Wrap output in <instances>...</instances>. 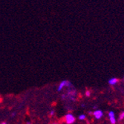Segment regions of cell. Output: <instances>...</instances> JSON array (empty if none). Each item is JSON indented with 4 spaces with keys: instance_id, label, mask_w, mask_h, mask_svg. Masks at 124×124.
<instances>
[{
    "instance_id": "7c38bea8",
    "label": "cell",
    "mask_w": 124,
    "mask_h": 124,
    "mask_svg": "<svg viewBox=\"0 0 124 124\" xmlns=\"http://www.w3.org/2000/svg\"><path fill=\"white\" fill-rule=\"evenodd\" d=\"M26 124H32V123H30V122H29V121H28V122L26 123Z\"/></svg>"
},
{
    "instance_id": "6da1fadb",
    "label": "cell",
    "mask_w": 124,
    "mask_h": 124,
    "mask_svg": "<svg viewBox=\"0 0 124 124\" xmlns=\"http://www.w3.org/2000/svg\"><path fill=\"white\" fill-rule=\"evenodd\" d=\"M71 86H72V85H71V82H70L69 81H68V80H63V81H62V82H60V85H59V86H58V89H57V91H58V92L61 91L62 89H63L64 87L70 88Z\"/></svg>"
},
{
    "instance_id": "3957f363",
    "label": "cell",
    "mask_w": 124,
    "mask_h": 124,
    "mask_svg": "<svg viewBox=\"0 0 124 124\" xmlns=\"http://www.w3.org/2000/svg\"><path fill=\"white\" fill-rule=\"evenodd\" d=\"M92 114H93V115H94V117L96 119H100L103 117V112L101 110H99V109L94 111Z\"/></svg>"
},
{
    "instance_id": "277c9868",
    "label": "cell",
    "mask_w": 124,
    "mask_h": 124,
    "mask_svg": "<svg viewBox=\"0 0 124 124\" xmlns=\"http://www.w3.org/2000/svg\"><path fill=\"white\" fill-rule=\"evenodd\" d=\"M118 82V80L115 77H113V78H111L109 80H108V84L111 85V86H113V85H115Z\"/></svg>"
},
{
    "instance_id": "5b68a950",
    "label": "cell",
    "mask_w": 124,
    "mask_h": 124,
    "mask_svg": "<svg viewBox=\"0 0 124 124\" xmlns=\"http://www.w3.org/2000/svg\"><path fill=\"white\" fill-rule=\"evenodd\" d=\"M109 120H110V123L111 124H115L116 122H117L115 117H109Z\"/></svg>"
},
{
    "instance_id": "ba28073f",
    "label": "cell",
    "mask_w": 124,
    "mask_h": 124,
    "mask_svg": "<svg viewBox=\"0 0 124 124\" xmlns=\"http://www.w3.org/2000/svg\"><path fill=\"white\" fill-rule=\"evenodd\" d=\"M108 117H115V112L112 111H109V112H108Z\"/></svg>"
},
{
    "instance_id": "9a60e30c",
    "label": "cell",
    "mask_w": 124,
    "mask_h": 124,
    "mask_svg": "<svg viewBox=\"0 0 124 124\" xmlns=\"http://www.w3.org/2000/svg\"><path fill=\"white\" fill-rule=\"evenodd\" d=\"M123 80H124V77H123Z\"/></svg>"
},
{
    "instance_id": "52a82bcc",
    "label": "cell",
    "mask_w": 124,
    "mask_h": 124,
    "mask_svg": "<svg viewBox=\"0 0 124 124\" xmlns=\"http://www.w3.org/2000/svg\"><path fill=\"white\" fill-rule=\"evenodd\" d=\"M123 119H124V111H122L120 114V116H119V120H123Z\"/></svg>"
},
{
    "instance_id": "9c48e42d",
    "label": "cell",
    "mask_w": 124,
    "mask_h": 124,
    "mask_svg": "<svg viewBox=\"0 0 124 124\" xmlns=\"http://www.w3.org/2000/svg\"><path fill=\"white\" fill-rule=\"evenodd\" d=\"M90 95H91L90 91H86V97H89Z\"/></svg>"
},
{
    "instance_id": "8992f818",
    "label": "cell",
    "mask_w": 124,
    "mask_h": 124,
    "mask_svg": "<svg viewBox=\"0 0 124 124\" xmlns=\"http://www.w3.org/2000/svg\"><path fill=\"white\" fill-rule=\"evenodd\" d=\"M86 118V116L85 115H79V117H78V119H79V120H85Z\"/></svg>"
},
{
    "instance_id": "7a4b0ae2",
    "label": "cell",
    "mask_w": 124,
    "mask_h": 124,
    "mask_svg": "<svg viewBox=\"0 0 124 124\" xmlns=\"http://www.w3.org/2000/svg\"><path fill=\"white\" fill-rule=\"evenodd\" d=\"M76 120L75 117L72 114H67L65 115V122L67 124H73Z\"/></svg>"
},
{
    "instance_id": "5bb4252c",
    "label": "cell",
    "mask_w": 124,
    "mask_h": 124,
    "mask_svg": "<svg viewBox=\"0 0 124 124\" xmlns=\"http://www.w3.org/2000/svg\"><path fill=\"white\" fill-rule=\"evenodd\" d=\"M54 124H57V123H54Z\"/></svg>"
},
{
    "instance_id": "30bf717a",
    "label": "cell",
    "mask_w": 124,
    "mask_h": 124,
    "mask_svg": "<svg viewBox=\"0 0 124 124\" xmlns=\"http://www.w3.org/2000/svg\"><path fill=\"white\" fill-rule=\"evenodd\" d=\"M54 110H51V114H50L51 116H52V115H54Z\"/></svg>"
},
{
    "instance_id": "4fadbf2b",
    "label": "cell",
    "mask_w": 124,
    "mask_h": 124,
    "mask_svg": "<svg viewBox=\"0 0 124 124\" xmlns=\"http://www.w3.org/2000/svg\"><path fill=\"white\" fill-rule=\"evenodd\" d=\"M1 124H7V123H6L5 122H3V123H2Z\"/></svg>"
},
{
    "instance_id": "8fae6325",
    "label": "cell",
    "mask_w": 124,
    "mask_h": 124,
    "mask_svg": "<svg viewBox=\"0 0 124 124\" xmlns=\"http://www.w3.org/2000/svg\"><path fill=\"white\" fill-rule=\"evenodd\" d=\"M11 116H12V117H15V116H16V112L12 113V114H11Z\"/></svg>"
}]
</instances>
